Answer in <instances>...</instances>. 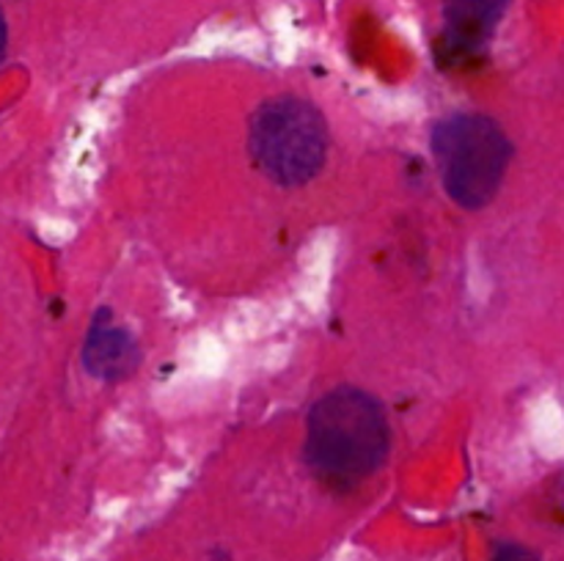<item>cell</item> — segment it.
<instances>
[{
    "label": "cell",
    "mask_w": 564,
    "mask_h": 561,
    "mask_svg": "<svg viewBox=\"0 0 564 561\" xmlns=\"http://www.w3.org/2000/svg\"><path fill=\"white\" fill-rule=\"evenodd\" d=\"M6 44H9V31H6L3 11H0V61H3V55H6Z\"/></svg>",
    "instance_id": "52a82bcc"
},
{
    "label": "cell",
    "mask_w": 564,
    "mask_h": 561,
    "mask_svg": "<svg viewBox=\"0 0 564 561\" xmlns=\"http://www.w3.org/2000/svg\"><path fill=\"white\" fill-rule=\"evenodd\" d=\"M83 363L88 372L102 380L124 377L138 363L135 339L113 324H94L83 346Z\"/></svg>",
    "instance_id": "5b68a950"
},
{
    "label": "cell",
    "mask_w": 564,
    "mask_h": 561,
    "mask_svg": "<svg viewBox=\"0 0 564 561\" xmlns=\"http://www.w3.org/2000/svg\"><path fill=\"white\" fill-rule=\"evenodd\" d=\"M496 561H538V559H534L532 553H527V550H521V548H505Z\"/></svg>",
    "instance_id": "8992f818"
},
{
    "label": "cell",
    "mask_w": 564,
    "mask_h": 561,
    "mask_svg": "<svg viewBox=\"0 0 564 561\" xmlns=\"http://www.w3.org/2000/svg\"><path fill=\"white\" fill-rule=\"evenodd\" d=\"M248 143L257 165L275 185L297 187L323 170L328 124L306 99L275 97L253 113Z\"/></svg>",
    "instance_id": "7a4b0ae2"
},
{
    "label": "cell",
    "mask_w": 564,
    "mask_h": 561,
    "mask_svg": "<svg viewBox=\"0 0 564 561\" xmlns=\"http://www.w3.org/2000/svg\"><path fill=\"white\" fill-rule=\"evenodd\" d=\"M389 446L386 413L367 391L336 388L308 413L306 460L319 476L358 482L383 465Z\"/></svg>",
    "instance_id": "6da1fadb"
},
{
    "label": "cell",
    "mask_w": 564,
    "mask_h": 561,
    "mask_svg": "<svg viewBox=\"0 0 564 561\" xmlns=\"http://www.w3.org/2000/svg\"><path fill=\"white\" fill-rule=\"evenodd\" d=\"M510 0H446V33L457 50H477L494 36Z\"/></svg>",
    "instance_id": "277c9868"
},
{
    "label": "cell",
    "mask_w": 564,
    "mask_h": 561,
    "mask_svg": "<svg viewBox=\"0 0 564 561\" xmlns=\"http://www.w3.org/2000/svg\"><path fill=\"white\" fill-rule=\"evenodd\" d=\"M446 193L466 209L494 201L512 160V143L496 121L485 116H452L433 132Z\"/></svg>",
    "instance_id": "3957f363"
}]
</instances>
